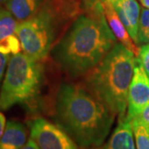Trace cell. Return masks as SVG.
Returning a JSON list of instances; mask_svg holds the SVG:
<instances>
[{
	"label": "cell",
	"instance_id": "6da1fadb",
	"mask_svg": "<svg viewBox=\"0 0 149 149\" xmlns=\"http://www.w3.org/2000/svg\"><path fill=\"white\" fill-rule=\"evenodd\" d=\"M117 42L104 13L102 0H85V13L77 17L51 55L72 78L86 74L100 64Z\"/></svg>",
	"mask_w": 149,
	"mask_h": 149
},
{
	"label": "cell",
	"instance_id": "7a4b0ae2",
	"mask_svg": "<svg viewBox=\"0 0 149 149\" xmlns=\"http://www.w3.org/2000/svg\"><path fill=\"white\" fill-rule=\"evenodd\" d=\"M115 116L83 86L63 84L56 94V123L82 149L104 143L111 132Z\"/></svg>",
	"mask_w": 149,
	"mask_h": 149
},
{
	"label": "cell",
	"instance_id": "3957f363",
	"mask_svg": "<svg viewBox=\"0 0 149 149\" xmlns=\"http://www.w3.org/2000/svg\"><path fill=\"white\" fill-rule=\"evenodd\" d=\"M136 56L120 42L85 74V88L118 118L126 117L128 88L137 63Z\"/></svg>",
	"mask_w": 149,
	"mask_h": 149
},
{
	"label": "cell",
	"instance_id": "277c9868",
	"mask_svg": "<svg viewBox=\"0 0 149 149\" xmlns=\"http://www.w3.org/2000/svg\"><path fill=\"white\" fill-rule=\"evenodd\" d=\"M43 80V65L41 61L25 53L10 56L0 91V109L7 110L22 104L35 105Z\"/></svg>",
	"mask_w": 149,
	"mask_h": 149
},
{
	"label": "cell",
	"instance_id": "5b68a950",
	"mask_svg": "<svg viewBox=\"0 0 149 149\" xmlns=\"http://www.w3.org/2000/svg\"><path fill=\"white\" fill-rule=\"evenodd\" d=\"M59 7L47 2L36 16L18 22L15 34L20 40L23 53L37 61H42L51 53L63 10Z\"/></svg>",
	"mask_w": 149,
	"mask_h": 149
},
{
	"label": "cell",
	"instance_id": "8992f818",
	"mask_svg": "<svg viewBox=\"0 0 149 149\" xmlns=\"http://www.w3.org/2000/svg\"><path fill=\"white\" fill-rule=\"evenodd\" d=\"M30 138L41 149H79L78 145L57 124L43 118L28 122Z\"/></svg>",
	"mask_w": 149,
	"mask_h": 149
},
{
	"label": "cell",
	"instance_id": "52a82bcc",
	"mask_svg": "<svg viewBox=\"0 0 149 149\" xmlns=\"http://www.w3.org/2000/svg\"><path fill=\"white\" fill-rule=\"evenodd\" d=\"M149 104V77L137 58L133 78L128 88L126 118L131 121Z\"/></svg>",
	"mask_w": 149,
	"mask_h": 149
},
{
	"label": "cell",
	"instance_id": "ba28073f",
	"mask_svg": "<svg viewBox=\"0 0 149 149\" xmlns=\"http://www.w3.org/2000/svg\"><path fill=\"white\" fill-rule=\"evenodd\" d=\"M133 42L138 45L140 6L136 0H109Z\"/></svg>",
	"mask_w": 149,
	"mask_h": 149
},
{
	"label": "cell",
	"instance_id": "9c48e42d",
	"mask_svg": "<svg viewBox=\"0 0 149 149\" xmlns=\"http://www.w3.org/2000/svg\"><path fill=\"white\" fill-rule=\"evenodd\" d=\"M104 13L106 18L107 22L110 27L113 33L117 38L118 42L123 45L130 52H132L136 56H139V49L137 44L133 42L132 37H130L128 30L123 25L122 21L118 16L113 7L112 6L109 0H102Z\"/></svg>",
	"mask_w": 149,
	"mask_h": 149
},
{
	"label": "cell",
	"instance_id": "30bf717a",
	"mask_svg": "<svg viewBox=\"0 0 149 149\" xmlns=\"http://www.w3.org/2000/svg\"><path fill=\"white\" fill-rule=\"evenodd\" d=\"M88 149H136L131 121L126 117L118 118V123L109 140L100 147Z\"/></svg>",
	"mask_w": 149,
	"mask_h": 149
},
{
	"label": "cell",
	"instance_id": "8fae6325",
	"mask_svg": "<svg viewBox=\"0 0 149 149\" xmlns=\"http://www.w3.org/2000/svg\"><path fill=\"white\" fill-rule=\"evenodd\" d=\"M27 142L26 127L16 120H8L0 138V149H22Z\"/></svg>",
	"mask_w": 149,
	"mask_h": 149
},
{
	"label": "cell",
	"instance_id": "7c38bea8",
	"mask_svg": "<svg viewBox=\"0 0 149 149\" xmlns=\"http://www.w3.org/2000/svg\"><path fill=\"white\" fill-rule=\"evenodd\" d=\"M47 0H8L5 7L18 22L36 16L47 3Z\"/></svg>",
	"mask_w": 149,
	"mask_h": 149
},
{
	"label": "cell",
	"instance_id": "4fadbf2b",
	"mask_svg": "<svg viewBox=\"0 0 149 149\" xmlns=\"http://www.w3.org/2000/svg\"><path fill=\"white\" fill-rule=\"evenodd\" d=\"M18 22L7 8L0 6V41L16 32Z\"/></svg>",
	"mask_w": 149,
	"mask_h": 149
},
{
	"label": "cell",
	"instance_id": "5bb4252c",
	"mask_svg": "<svg viewBox=\"0 0 149 149\" xmlns=\"http://www.w3.org/2000/svg\"><path fill=\"white\" fill-rule=\"evenodd\" d=\"M131 124L133 131L136 149H149V126L133 118Z\"/></svg>",
	"mask_w": 149,
	"mask_h": 149
},
{
	"label": "cell",
	"instance_id": "9a60e30c",
	"mask_svg": "<svg viewBox=\"0 0 149 149\" xmlns=\"http://www.w3.org/2000/svg\"><path fill=\"white\" fill-rule=\"evenodd\" d=\"M149 43V8H143L141 10L138 32V45Z\"/></svg>",
	"mask_w": 149,
	"mask_h": 149
},
{
	"label": "cell",
	"instance_id": "2e32d148",
	"mask_svg": "<svg viewBox=\"0 0 149 149\" xmlns=\"http://www.w3.org/2000/svg\"><path fill=\"white\" fill-rule=\"evenodd\" d=\"M22 45L19 38L11 35L0 41V52L5 55H15L21 52Z\"/></svg>",
	"mask_w": 149,
	"mask_h": 149
},
{
	"label": "cell",
	"instance_id": "e0dca14e",
	"mask_svg": "<svg viewBox=\"0 0 149 149\" xmlns=\"http://www.w3.org/2000/svg\"><path fill=\"white\" fill-rule=\"evenodd\" d=\"M137 58L143 65L149 77V43L143 45L140 47L139 56H137Z\"/></svg>",
	"mask_w": 149,
	"mask_h": 149
},
{
	"label": "cell",
	"instance_id": "ac0fdd59",
	"mask_svg": "<svg viewBox=\"0 0 149 149\" xmlns=\"http://www.w3.org/2000/svg\"><path fill=\"white\" fill-rule=\"evenodd\" d=\"M9 58H10L9 55H5L0 52V85H1V82H3V78L4 75L6 66L8 63Z\"/></svg>",
	"mask_w": 149,
	"mask_h": 149
},
{
	"label": "cell",
	"instance_id": "d6986e66",
	"mask_svg": "<svg viewBox=\"0 0 149 149\" xmlns=\"http://www.w3.org/2000/svg\"><path fill=\"white\" fill-rule=\"evenodd\" d=\"M133 118L139 120L140 122L148 124L149 126V104L139 114H138L136 117H134Z\"/></svg>",
	"mask_w": 149,
	"mask_h": 149
},
{
	"label": "cell",
	"instance_id": "ffe728a7",
	"mask_svg": "<svg viewBox=\"0 0 149 149\" xmlns=\"http://www.w3.org/2000/svg\"><path fill=\"white\" fill-rule=\"evenodd\" d=\"M22 149H41L39 147H38V145L36 143V142L33 140L32 139H30L27 140V142L26 143V144L22 147Z\"/></svg>",
	"mask_w": 149,
	"mask_h": 149
},
{
	"label": "cell",
	"instance_id": "44dd1931",
	"mask_svg": "<svg viewBox=\"0 0 149 149\" xmlns=\"http://www.w3.org/2000/svg\"><path fill=\"white\" fill-rule=\"evenodd\" d=\"M6 119L4 115L0 112V138L2 137L3 133L4 132L5 130V127H6Z\"/></svg>",
	"mask_w": 149,
	"mask_h": 149
},
{
	"label": "cell",
	"instance_id": "7402d4cb",
	"mask_svg": "<svg viewBox=\"0 0 149 149\" xmlns=\"http://www.w3.org/2000/svg\"><path fill=\"white\" fill-rule=\"evenodd\" d=\"M140 1L144 8H149V0H140Z\"/></svg>",
	"mask_w": 149,
	"mask_h": 149
},
{
	"label": "cell",
	"instance_id": "603a6c76",
	"mask_svg": "<svg viewBox=\"0 0 149 149\" xmlns=\"http://www.w3.org/2000/svg\"><path fill=\"white\" fill-rule=\"evenodd\" d=\"M8 0H0V6H2V5H5L6 4V3L8 2Z\"/></svg>",
	"mask_w": 149,
	"mask_h": 149
}]
</instances>
